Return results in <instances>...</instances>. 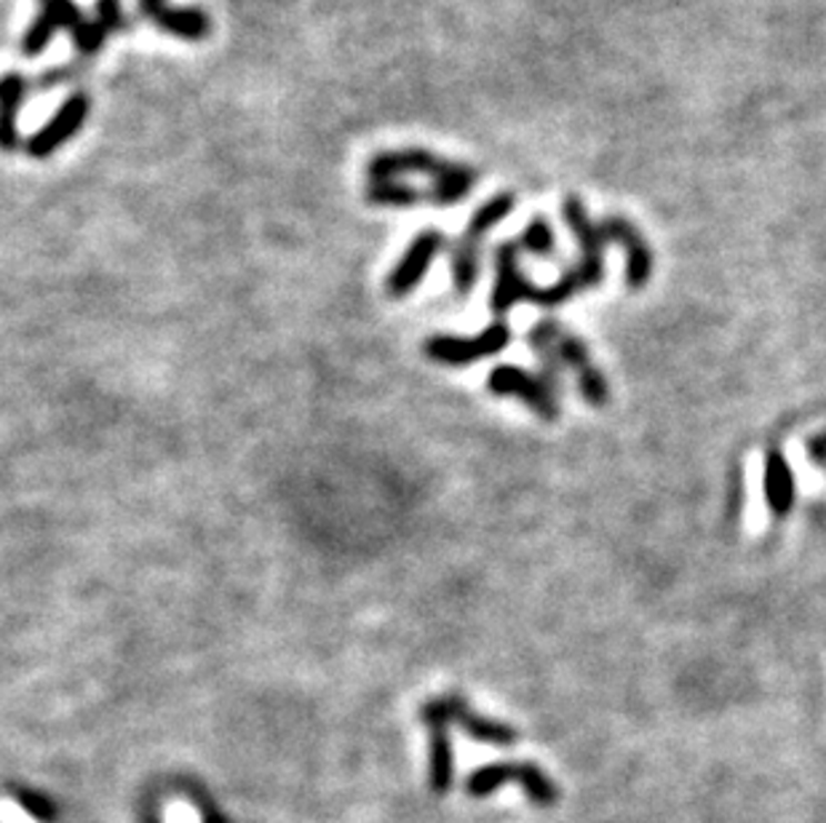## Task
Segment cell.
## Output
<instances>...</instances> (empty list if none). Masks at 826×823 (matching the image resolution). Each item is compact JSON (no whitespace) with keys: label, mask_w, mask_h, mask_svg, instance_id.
Listing matches in <instances>:
<instances>
[{"label":"cell","mask_w":826,"mask_h":823,"mask_svg":"<svg viewBox=\"0 0 826 823\" xmlns=\"http://www.w3.org/2000/svg\"><path fill=\"white\" fill-rule=\"evenodd\" d=\"M406 174L431 177L429 203L439 209L461 203L479 182V171L474 167H469V163L447 161V158H439L421 148L377 153L370 161V167H366V177H370V182L402 180V177Z\"/></svg>","instance_id":"6da1fadb"},{"label":"cell","mask_w":826,"mask_h":823,"mask_svg":"<svg viewBox=\"0 0 826 823\" xmlns=\"http://www.w3.org/2000/svg\"><path fill=\"white\" fill-rule=\"evenodd\" d=\"M514 193H497L490 201H484L474 217H471L469 225H465L461 239L452 247V281H455V292L461 298H469L479 279V260H482L484 239H487L490 230H495L514 212Z\"/></svg>","instance_id":"7a4b0ae2"},{"label":"cell","mask_w":826,"mask_h":823,"mask_svg":"<svg viewBox=\"0 0 826 823\" xmlns=\"http://www.w3.org/2000/svg\"><path fill=\"white\" fill-rule=\"evenodd\" d=\"M506 783H520L530 802L537 807H551L560 800V789L533 762H493V765L479 767L465 779V794L482 800Z\"/></svg>","instance_id":"3957f363"},{"label":"cell","mask_w":826,"mask_h":823,"mask_svg":"<svg viewBox=\"0 0 826 823\" xmlns=\"http://www.w3.org/2000/svg\"><path fill=\"white\" fill-rule=\"evenodd\" d=\"M511 342V327L506 321H495V324L484 327L476 338H455V334H436V338L425 340L423 351L431 361L447 367H465L476 364V361L497 355Z\"/></svg>","instance_id":"277c9868"},{"label":"cell","mask_w":826,"mask_h":823,"mask_svg":"<svg viewBox=\"0 0 826 823\" xmlns=\"http://www.w3.org/2000/svg\"><path fill=\"white\" fill-rule=\"evenodd\" d=\"M543 324H546L548 329V338L551 342H554L562 364L570 367L575 374V380H578L583 399H586L592 407H605L610 401V385H607L605 374L596 370L592 355H588L586 342H583L575 332H570L565 324H560V321L551 319V321H543Z\"/></svg>","instance_id":"5b68a950"},{"label":"cell","mask_w":826,"mask_h":823,"mask_svg":"<svg viewBox=\"0 0 826 823\" xmlns=\"http://www.w3.org/2000/svg\"><path fill=\"white\" fill-rule=\"evenodd\" d=\"M487 388L495 397L520 399L522 404H527L546 423H554L560 418V401L548 391V385L541 378H535V374L522 370V367H495L487 378Z\"/></svg>","instance_id":"8992f818"},{"label":"cell","mask_w":826,"mask_h":823,"mask_svg":"<svg viewBox=\"0 0 826 823\" xmlns=\"http://www.w3.org/2000/svg\"><path fill=\"white\" fill-rule=\"evenodd\" d=\"M562 214H565L567 228L573 230V235L578 239L581 247V260H578V270L586 281V289H596L605 279V235H602V228L594 225L592 217H588L586 207L578 195H567L565 203H562Z\"/></svg>","instance_id":"52a82bcc"},{"label":"cell","mask_w":826,"mask_h":823,"mask_svg":"<svg viewBox=\"0 0 826 823\" xmlns=\"http://www.w3.org/2000/svg\"><path fill=\"white\" fill-rule=\"evenodd\" d=\"M600 228L607 243H618L626 252V287L632 289V292L645 289L653 275V252L651 247H647L642 230L621 214L605 217V220L600 222Z\"/></svg>","instance_id":"ba28073f"},{"label":"cell","mask_w":826,"mask_h":823,"mask_svg":"<svg viewBox=\"0 0 826 823\" xmlns=\"http://www.w3.org/2000/svg\"><path fill=\"white\" fill-rule=\"evenodd\" d=\"M89 110H91V102L87 94H81V91H78V94H70L68 100L59 104L57 113L49 118V123L30 137L28 144H24L28 153L32 158L54 155L59 148H64V144L73 140L78 131L83 129V123H87V118H89Z\"/></svg>","instance_id":"9c48e42d"},{"label":"cell","mask_w":826,"mask_h":823,"mask_svg":"<svg viewBox=\"0 0 826 823\" xmlns=\"http://www.w3.org/2000/svg\"><path fill=\"white\" fill-rule=\"evenodd\" d=\"M444 243H447V239L439 230H423V233L415 235V241L406 247L402 260L396 262V268L389 273V281H385V289H389L391 298L399 300L415 292L423 275L429 273L431 262L444 249Z\"/></svg>","instance_id":"30bf717a"},{"label":"cell","mask_w":826,"mask_h":823,"mask_svg":"<svg viewBox=\"0 0 826 823\" xmlns=\"http://www.w3.org/2000/svg\"><path fill=\"white\" fill-rule=\"evenodd\" d=\"M421 720L431 730V746H429V783L434 794H447L455 779V760H452V739H450V720L444 711L442 697L423 703Z\"/></svg>","instance_id":"8fae6325"},{"label":"cell","mask_w":826,"mask_h":823,"mask_svg":"<svg viewBox=\"0 0 826 823\" xmlns=\"http://www.w3.org/2000/svg\"><path fill=\"white\" fill-rule=\"evenodd\" d=\"M38 6L41 9H38L36 19H32L22 38L24 57L41 54L51 38L57 36V30H70V36H75L83 28V22H87V17L81 14L75 0H38Z\"/></svg>","instance_id":"7c38bea8"},{"label":"cell","mask_w":826,"mask_h":823,"mask_svg":"<svg viewBox=\"0 0 826 823\" xmlns=\"http://www.w3.org/2000/svg\"><path fill=\"white\" fill-rule=\"evenodd\" d=\"M520 243L516 241H503L497 243L495 249V289L493 298H490V308H493L495 315H506L516 302L530 298V289H533V281L524 275V270L520 265Z\"/></svg>","instance_id":"4fadbf2b"},{"label":"cell","mask_w":826,"mask_h":823,"mask_svg":"<svg viewBox=\"0 0 826 823\" xmlns=\"http://www.w3.org/2000/svg\"><path fill=\"white\" fill-rule=\"evenodd\" d=\"M140 11L167 36L180 41H203L212 30V19L199 6H169V0H140Z\"/></svg>","instance_id":"5bb4252c"},{"label":"cell","mask_w":826,"mask_h":823,"mask_svg":"<svg viewBox=\"0 0 826 823\" xmlns=\"http://www.w3.org/2000/svg\"><path fill=\"white\" fill-rule=\"evenodd\" d=\"M444 711H447L450 724H457V727L465 730V735L479 743H490V746H514L520 741V733L508 724L490 720V716H482L479 711L471 706L469 701H463L461 695L450 693L442 697Z\"/></svg>","instance_id":"9a60e30c"},{"label":"cell","mask_w":826,"mask_h":823,"mask_svg":"<svg viewBox=\"0 0 826 823\" xmlns=\"http://www.w3.org/2000/svg\"><path fill=\"white\" fill-rule=\"evenodd\" d=\"M28 91V78L19 72L0 76V150L3 153H14L19 148V110Z\"/></svg>","instance_id":"2e32d148"},{"label":"cell","mask_w":826,"mask_h":823,"mask_svg":"<svg viewBox=\"0 0 826 823\" xmlns=\"http://www.w3.org/2000/svg\"><path fill=\"white\" fill-rule=\"evenodd\" d=\"M765 503L776 516H786L795 505V473L792 465L786 463L782 450H768L765 454Z\"/></svg>","instance_id":"e0dca14e"},{"label":"cell","mask_w":826,"mask_h":823,"mask_svg":"<svg viewBox=\"0 0 826 823\" xmlns=\"http://www.w3.org/2000/svg\"><path fill=\"white\" fill-rule=\"evenodd\" d=\"M366 201L372 207H391V209H410L417 203H429V193L406 185L402 180H380L366 185Z\"/></svg>","instance_id":"ac0fdd59"},{"label":"cell","mask_w":826,"mask_h":823,"mask_svg":"<svg viewBox=\"0 0 826 823\" xmlns=\"http://www.w3.org/2000/svg\"><path fill=\"white\" fill-rule=\"evenodd\" d=\"M581 292H586V281H583L578 265H573V268H567L565 273L554 281V284H548V287L533 284L527 302H535V305H541V308H560Z\"/></svg>","instance_id":"d6986e66"},{"label":"cell","mask_w":826,"mask_h":823,"mask_svg":"<svg viewBox=\"0 0 826 823\" xmlns=\"http://www.w3.org/2000/svg\"><path fill=\"white\" fill-rule=\"evenodd\" d=\"M527 345L533 348L537 361H541L543 383H546L548 391L556 397V393H560V383H562V372H560L562 370V359H560V353H556L554 342H551L548 329H546V324H543V321H537V324L527 332Z\"/></svg>","instance_id":"ffe728a7"},{"label":"cell","mask_w":826,"mask_h":823,"mask_svg":"<svg viewBox=\"0 0 826 823\" xmlns=\"http://www.w3.org/2000/svg\"><path fill=\"white\" fill-rule=\"evenodd\" d=\"M516 243H520V249H524V252L543 257V260L556 257V239L546 217H535V220L524 228L522 239Z\"/></svg>","instance_id":"44dd1931"},{"label":"cell","mask_w":826,"mask_h":823,"mask_svg":"<svg viewBox=\"0 0 826 823\" xmlns=\"http://www.w3.org/2000/svg\"><path fill=\"white\" fill-rule=\"evenodd\" d=\"M97 22H102L110 32L121 30L123 24H127L121 3H118V0H97Z\"/></svg>","instance_id":"7402d4cb"},{"label":"cell","mask_w":826,"mask_h":823,"mask_svg":"<svg viewBox=\"0 0 826 823\" xmlns=\"http://www.w3.org/2000/svg\"><path fill=\"white\" fill-rule=\"evenodd\" d=\"M808 454L816 463H826V431L818 433L808 441Z\"/></svg>","instance_id":"603a6c76"},{"label":"cell","mask_w":826,"mask_h":823,"mask_svg":"<svg viewBox=\"0 0 826 823\" xmlns=\"http://www.w3.org/2000/svg\"><path fill=\"white\" fill-rule=\"evenodd\" d=\"M150 823H155V821H150Z\"/></svg>","instance_id":"cb8c5ba5"}]
</instances>
